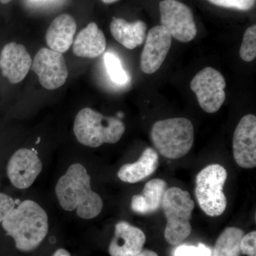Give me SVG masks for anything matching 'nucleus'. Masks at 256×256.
<instances>
[{
    "label": "nucleus",
    "mask_w": 256,
    "mask_h": 256,
    "mask_svg": "<svg viewBox=\"0 0 256 256\" xmlns=\"http://www.w3.org/2000/svg\"><path fill=\"white\" fill-rule=\"evenodd\" d=\"M42 170V163L36 153L22 148L15 152L10 158L6 173L15 188L24 190L32 186Z\"/></svg>",
    "instance_id": "nucleus-11"
},
{
    "label": "nucleus",
    "mask_w": 256,
    "mask_h": 256,
    "mask_svg": "<svg viewBox=\"0 0 256 256\" xmlns=\"http://www.w3.org/2000/svg\"><path fill=\"white\" fill-rule=\"evenodd\" d=\"M212 4L220 8L248 11L255 6L256 0H208Z\"/></svg>",
    "instance_id": "nucleus-24"
},
{
    "label": "nucleus",
    "mask_w": 256,
    "mask_h": 256,
    "mask_svg": "<svg viewBox=\"0 0 256 256\" xmlns=\"http://www.w3.org/2000/svg\"><path fill=\"white\" fill-rule=\"evenodd\" d=\"M240 56L246 62H252L256 58V26L255 24L246 30L242 46Z\"/></svg>",
    "instance_id": "nucleus-22"
},
{
    "label": "nucleus",
    "mask_w": 256,
    "mask_h": 256,
    "mask_svg": "<svg viewBox=\"0 0 256 256\" xmlns=\"http://www.w3.org/2000/svg\"><path fill=\"white\" fill-rule=\"evenodd\" d=\"M233 150L236 162L246 169L256 166V117L246 114L236 128L233 138Z\"/></svg>",
    "instance_id": "nucleus-10"
},
{
    "label": "nucleus",
    "mask_w": 256,
    "mask_h": 256,
    "mask_svg": "<svg viewBox=\"0 0 256 256\" xmlns=\"http://www.w3.org/2000/svg\"><path fill=\"white\" fill-rule=\"evenodd\" d=\"M11 1H12V0H0V2L2 4H8Z\"/></svg>",
    "instance_id": "nucleus-30"
},
{
    "label": "nucleus",
    "mask_w": 256,
    "mask_h": 256,
    "mask_svg": "<svg viewBox=\"0 0 256 256\" xmlns=\"http://www.w3.org/2000/svg\"><path fill=\"white\" fill-rule=\"evenodd\" d=\"M56 194L60 206L68 212L76 210L84 220H92L100 214L104 202L98 194L90 188V176L82 164L69 166L56 186Z\"/></svg>",
    "instance_id": "nucleus-1"
},
{
    "label": "nucleus",
    "mask_w": 256,
    "mask_h": 256,
    "mask_svg": "<svg viewBox=\"0 0 256 256\" xmlns=\"http://www.w3.org/2000/svg\"><path fill=\"white\" fill-rule=\"evenodd\" d=\"M161 26L172 37L183 43L192 41L197 28L192 10L178 0H163L160 3Z\"/></svg>",
    "instance_id": "nucleus-8"
},
{
    "label": "nucleus",
    "mask_w": 256,
    "mask_h": 256,
    "mask_svg": "<svg viewBox=\"0 0 256 256\" xmlns=\"http://www.w3.org/2000/svg\"><path fill=\"white\" fill-rule=\"evenodd\" d=\"M226 178V170L218 164L208 165L197 174L195 188L197 202L210 216H218L226 208V197L224 192Z\"/></svg>",
    "instance_id": "nucleus-6"
},
{
    "label": "nucleus",
    "mask_w": 256,
    "mask_h": 256,
    "mask_svg": "<svg viewBox=\"0 0 256 256\" xmlns=\"http://www.w3.org/2000/svg\"><path fill=\"white\" fill-rule=\"evenodd\" d=\"M146 234L138 227L126 222L116 224L114 236L109 246L110 256H136L142 252Z\"/></svg>",
    "instance_id": "nucleus-14"
},
{
    "label": "nucleus",
    "mask_w": 256,
    "mask_h": 256,
    "mask_svg": "<svg viewBox=\"0 0 256 256\" xmlns=\"http://www.w3.org/2000/svg\"><path fill=\"white\" fill-rule=\"evenodd\" d=\"M15 208V202L12 197L0 192V224L2 223L10 212Z\"/></svg>",
    "instance_id": "nucleus-26"
},
{
    "label": "nucleus",
    "mask_w": 256,
    "mask_h": 256,
    "mask_svg": "<svg viewBox=\"0 0 256 256\" xmlns=\"http://www.w3.org/2000/svg\"><path fill=\"white\" fill-rule=\"evenodd\" d=\"M136 256H159L156 252L150 250H142L139 254Z\"/></svg>",
    "instance_id": "nucleus-28"
},
{
    "label": "nucleus",
    "mask_w": 256,
    "mask_h": 256,
    "mask_svg": "<svg viewBox=\"0 0 256 256\" xmlns=\"http://www.w3.org/2000/svg\"><path fill=\"white\" fill-rule=\"evenodd\" d=\"M168 188V184L161 178L148 182L140 194L132 196L131 208L133 212L143 215L154 213L162 206Z\"/></svg>",
    "instance_id": "nucleus-16"
},
{
    "label": "nucleus",
    "mask_w": 256,
    "mask_h": 256,
    "mask_svg": "<svg viewBox=\"0 0 256 256\" xmlns=\"http://www.w3.org/2000/svg\"><path fill=\"white\" fill-rule=\"evenodd\" d=\"M74 130L80 144L98 148L105 143L118 142L126 131V126L117 118L104 116L90 108H85L77 114Z\"/></svg>",
    "instance_id": "nucleus-3"
},
{
    "label": "nucleus",
    "mask_w": 256,
    "mask_h": 256,
    "mask_svg": "<svg viewBox=\"0 0 256 256\" xmlns=\"http://www.w3.org/2000/svg\"><path fill=\"white\" fill-rule=\"evenodd\" d=\"M244 236L242 229L226 228L216 242L213 256H240V242Z\"/></svg>",
    "instance_id": "nucleus-20"
},
{
    "label": "nucleus",
    "mask_w": 256,
    "mask_h": 256,
    "mask_svg": "<svg viewBox=\"0 0 256 256\" xmlns=\"http://www.w3.org/2000/svg\"><path fill=\"white\" fill-rule=\"evenodd\" d=\"M225 78L212 67H206L192 79L190 88L194 92L200 107L208 114L217 112L226 99Z\"/></svg>",
    "instance_id": "nucleus-7"
},
{
    "label": "nucleus",
    "mask_w": 256,
    "mask_h": 256,
    "mask_svg": "<svg viewBox=\"0 0 256 256\" xmlns=\"http://www.w3.org/2000/svg\"><path fill=\"white\" fill-rule=\"evenodd\" d=\"M172 43V37L161 25L150 30L140 57V67L144 74H152L159 70L169 53Z\"/></svg>",
    "instance_id": "nucleus-12"
},
{
    "label": "nucleus",
    "mask_w": 256,
    "mask_h": 256,
    "mask_svg": "<svg viewBox=\"0 0 256 256\" xmlns=\"http://www.w3.org/2000/svg\"><path fill=\"white\" fill-rule=\"evenodd\" d=\"M77 24L68 14H60L53 20L46 32V42L50 50L60 54L68 52L73 45Z\"/></svg>",
    "instance_id": "nucleus-15"
},
{
    "label": "nucleus",
    "mask_w": 256,
    "mask_h": 256,
    "mask_svg": "<svg viewBox=\"0 0 256 256\" xmlns=\"http://www.w3.org/2000/svg\"><path fill=\"white\" fill-rule=\"evenodd\" d=\"M104 60L108 73L112 82L119 85L128 82L129 77L127 72L122 68V64L118 57L112 53H106Z\"/></svg>",
    "instance_id": "nucleus-21"
},
{
    "label": "nucleus",
    "mask_w": 256,
    "mask_h": 256,
    "mask_svg": "<svg viewBox=\"0 0 256 256\" xmlns=\"http://www.w3.org/2000/svg\"><path fill=\"white\" fill-rule=\"evenodd\" d=\"M2 224L6 234L14 239L16 248L21 252H32L36 248L48 230L46 212L32 200L21 202Z\"/></svg>",
    "instance_id": "nucleus-2"
},
{
    "label": "nucleus",
    "mask_w": 256,
    "mask_h": 256,
    "mask_svg": "<svg viewBox=\"0 0 256 256\" xmlns=\"http://www.w3.org/2000/svg\"><path fill=\"white\" fill-rule=\"evenodd\" d=\"M150 138L161 156L176 160L186 156L192 149L194 130L191 121L185 118L162 120L153 124Z\"/></svg>",
    "instance_id": "nucleus-4"
},
{
    "label": "nucleus",
    "mask_w": 256,
    "mask_h": 256,
    "mask_svg": "<svg viewBox=\"0 0 256 256\" xmlns=\"http://www.w3.org/2000/svg\"><path fill=\"white\" fill-rule=\"evenodd\" d=\"M210 248L203 244L198 246L183 244L174 249L173 256H212Z\"/></svg>",
    "instance_id": "nucleus-23"
},
{
    "label": "nucleus",
    "mask_w": 256,
    "mask_h": 256,
    "mask_svg": "<svg viewBox=\"0 0 256 256\" xmlns=\"http://www.w3.org/2000/svg\"><path fill=\"white\" fill-rule=\"evenodd\" d=\"M242 254L248 256H256V232L244 235L240 242Z\"/></svg>",
    "instance_id": "nucleus-25"
},
{
    "label": "nucleus",
    "mask_w": 256,
    "mask_h": 256,
    "mask_svg": "<svg viewBox=\"0 0 256 256\" xmlns=\"http://www.w3.org/2000/svg\"><path fill=\"white\" fill-rule=\"evenodd\" d=\"M102 2L106 3V4H112V3L116 2L118 0H101Z\"/></svg>",
    "instance_id": "nucleus-29"
},
{
    "label": "nucleus",
    "mask_w": 256,
    "mask_h": 256,
    "mask_svg": "<svg viewBox=\"0 0 256 256\" xmlns=\"http://www.w3.org/2000/svg\"><path fill=\"white\" fill-rule=\"evenodd\" d=\"M110 28L114 40L128 50L140 46L146 38V25L141 20L128 22L124 18H114Z\"/></svg>",
    "instance_id": "nucleus-18"
},
{
    "label": "nucleus",
    "mask_w": 256,
    "mask_h": 256,
    "mask_svg": "<svg viewBox=\"0 0 256 256\" xmlns=\"http://www.w3.org/2000/svg\"><path fill=\"white\" fill-rule=\"evenodd\" d=\"M32 60L22 44L11 42L5 45L0 54V68L3 76L12 84L22 82L32 68Z\"/></svg>",
    "instance_id": "nucleus-13"
},
{
    "label": "nucleus",
    "mask_w": 256,
    "mask_h": 256,
    "mask_svg": "<svg viewBox=\"0 0 256 256\" xmlns=\"http://www.w3.org/2000/svg\"><path fill=\"white\" fill-rule=\"evenodd\" d=\"M106 48L105 35L95 22H90L79 32L73 43L74 54L82 58H95Z\"/></svg>",
    "instance_id": "nucleus-17"
},
{
    "label": "nucleus",
    "mask_w": 256,
    "mask_h": 256,
    "mask_svg": "<svg viewBox=\"0 0 256 256\" xmlns=\"http://www.w3.org/2000/svg\"><path fill=\"white\" fill-rule=\"evenodd\" d=\"M31 68L38 76L42 86L47 90L62 87L68 76V67L63 54L46 48L38 50Z\"/></svg>",
    "instance_id": "nucleus-9"
},
{
    "label": "nucleus",
    "mask_w": 256,
    "mask_h": 256,
    "mask_svg": "<svg viewBox=\"0 0 256 256\" xmlns=\"http://www.w3.org/2000/svg\"><path fill=\"white\" fill-rule=\"evenodd\" d=\"M159 164V158L156 150L148 148L136 162L121 166L118 176L124 182L134 184L150 176Z\"/></svg>",
    "instance_id": "nucleus-19"
},
{
    "label": "nucleus",
    "mask_w": 256,
    "mask_h": 256,
    "mask_svg": "<svg viewBox=\"0 0 256 256\" xmlns=\"http://www.w3.org/2000/svg\"><path fill=\"white\" fill-rule=\"evenodd\" d=\"M162 206L166 218L165 240L171 245H178L191 234L190 220L194 202L188 192L172 188L165 192Z\"/></svg>",
    "instance_id": "nucleus-5"
},
{
    "label": "nucleus",
    "mask_w": 256,
    "mask_h": 256,
    "mask_svg": "<svg viewBox=\"0 0 256 256\" xmlns=\"http://www.w3.org/2000/svg\"><path fill=\"white\" fill-rule=\"evenodd\" d=\"M52 256H70L68 250L64 248L58 249Z\"/></svg>",
    "instance_id": "nucleus-27"
}]
</instances>
